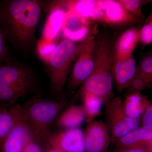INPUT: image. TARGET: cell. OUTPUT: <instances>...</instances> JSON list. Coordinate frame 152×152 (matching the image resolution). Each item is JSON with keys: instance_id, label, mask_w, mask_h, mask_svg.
<instances>
[{"instance_id": "cell-1", "label": "cell", "mask_w": 152, "mask_h": 152, "mask_svg": "<svg viewBox=\"0 0 152 152\" xmlns=\"http://www.w3.org/2000/svg\"><path fill=\"white\" fill-rule=\"evenodd\" d=\"M42 10L38 1H0V26L7 42L18 50L28 51L36 42Z\"/></svg>"}, {"instance_id": "cell-2", "label": "cell", "mask_w": 152, "mask_h": 152, "mask_svg": "<svg viewBox=\"0 0 152 152\" xmlns=\"http://www.w3.org/2000/svg\"><path fill=\"white\" fill-rule=\"evenodd\" d=\"M113 39L109 34L102 32L98 35L95 39L94 69L75 97L83 93H90L100 98L104 104L113 99Z\"/></svg>"}, {"instance_id": "cell-3", "label": "cell", "mask_w": 152, "mask_h": 152, "mask_svg": "<svg viewBox=\"0 0 152 152\" xmlns=\"http://www.w3.org/2000/svg\"><path fill=\"white\" fill-rule=\"evenodd\" d=\"M34 73L24 65L12 61L0 62V108H9L18 99L38 90Z\"/></svg>"}, {"instance_id": "cell-4", "label": "cell", "mask_w": 152, "mask_h": 152, "mask_svg": "<svg viewBox=\"0 0 152 152\" xmlns=\"http://www.w3.org/2000/svg\"><path fill=\"white\" fill-rule=\"evenodd\" d=\"M68 104L63 98L49 99L35 96L21 106L22 120L34 140L48 142L50 126Z\"/></svg>"}, {"instance_id": "cell-5", "label": "cell", "mask_w": 152, "mask_h": 152, "mask_svg": "<svg viewBox=\"0 0 152 152\" xmlns=\"http://www.w3.org/2000/svg\"><path fill=\"white\" fill-rule=\"evenodd\" d=\"M83 43L78 44L63 38L54 50L44 59L46 70L50 79V90L55 96H63L68 76Z\"/></svg>"}, {"instance_id": "cell-6", "label": "cell", "mask_w": 152, "mask_h": 152, "mask_svg": "<svg viewBox=\"0 0 152 152\" xmlns=\"http://www.w3.org/2000/svg\"><path fill=\"white\" fill-rule=\"evenodd\" d=\"M122 104L121 98L115 97L105 104V123L111 141L140 127L141 120L129 118L124 111Z\"/></svg>"}, {"instance_id": "cell-7", "label": "cell", "mask_w": 152, "mask_h": 152, "mask_svg": "<svg viewBox=\"0 0 152 152\" xmlns=\"http://www.w3.org/2000/svg\"><path fill=\"white\" fill-rule=\"evenodd\" d=\"M95 39L90 36L84 42L68 80L67 88L74 91L80 86L91 74L94 65Z\"/></svg>"}, {"instance_id": "cell-8", "label": "cell", "mask_w": 152, "mask_h": 152, "mask_svg": "<svg viewBox=\"0 0 152 152\" xmlns=\"http://www.w3.org/2000/svg\"><path fill=\"white\" fill-rule=\"evenodd\" d=\"M96 3L103 12L102 22L107 24L121 26L140 23L143 20L127 10L118 1L99 0Z\"/></svg>"}, {"instance_id": "cell-9", "label": "cell", "mask_w": 152, "mask_h": 152, "mask_svg": "<svg viewBox=\"0 0 152 152\" xmlns=\"http://www.w3.org/2000/svg\"><path fill=\"white\" fill-rule=\"evenodd\" d=\"M85 152H107L111 139L105 122L102 120L88 123L83 132Z\"/></svg>"}, {"instance_id": "cell-10", "label": "cell", "mask_w": 152, "mask_h": 152, "mask_svg": "<svg viewBox=\"0 0 152 152\" xmlns=\"http://www.w3.org/2000/svg\"><path fill=\"white\" fill-rule=\"evenodd\" d=\"M48 142L50 147L63 152H85L83 132L79 128L50 134Z\"/></svg>"}, {"instance_id": "cell-11", "label": "cell", "mask_w": 152, "mask_h": 152, "mask_svg": "<svg viewBox=\"0 0 152 152\" xmlns=\"http://www.w3.org/2000/svg\"><path fill=\"white\" fill-rule=\"evenodd\" d=\"M90 21L67 11L61 30L64 38L76 42H83L90 36Z\"/></svg>"}, {"instance_id": "cell-12", "label": "cell", "mask_w": 152, "mask_h": 152, "mask_svg": "<svg viewBox=\"0 0 152 152\" xmlns=\"http://www.w3.org/2000/svg\"><path fill=\"white\" fill-rule=\"evenodd\" d=\"M29 131L21 119L12 128L0 144L1 152H23L31 138Z\"/></svg>"}, {"instance_id": "cell-13", "label": "cell", "mask_w": 152, "mask_h": 152, "mask_svg": "<svg viewBox=\"0 0 152 152\" xmlns=\"http://www.w3.org/2000/svg\"><path fill=\"white\" fill-rule=\"evenodd\" d=\"M58 7L66 9L78 16L91 21L102 22L103 12L99 9L96 1H57Z\"/></svg>"}, {"instance_id": "cell-14", "label": "cell", "mask_w": 152, "mask_h": 152, "mask_svg": "<svg viewBox=\"0 0 152 152\" xmlns=\"http://www.w3.org/2000/svg\"><path fill=\"white\" fill-rule=\"evenodd\" d=\"M137 64L134 56L125 60L113 59L112 73L118 92L127 89L135 76Z\"/></svg>"}, {"instance_id": "cell-15", "label": "cell", "mask_w": 152, "mask_h": 152, "mask_svg": "<svg viewBox=\"0 0 152 152\" xmlns=\"http://www.w3.org/2000/svg\"><path fill=\"white\" fill-rule=\"evenodd\" d=\"M140 29L131 27L121 35L113 47V59L125 60L133 55L140 42Z\"/></svg>"}, {"instance_id": "cell-16", "label": "cell", "mask_w": 152, "mask_h": 152, "mask_svg": "<svg viewBox=\"0 0 152 152\" xmlns=\"http://www.w3.org/2000/svg\"><path fill=\"white\" fill-rule=\"evenodd\" d=\"M111 143L121 148L152 149V131L139 127L121 137L112 141Z\"/></svg>"}, {"instance_id": "cell-17", "label": "cell", "mask_w": 152, "mask_h": 152, "mask_svg": "<svg viewBox=\"0 0 152 152\" xmlns=\"http://www.w3.org/2000/svg\"><path fill=\"white\" fill-rule=\"evenodd\" d=\"M122 104L124 111L129 118L141 120L143 114L151 104L146 96L136 93L126 96Z\"/></svg>"}, {"instance_id": "cell-18", "label": "cell", "mask_w": 152, "mask_h": 152, "mask_svg": "<svg viewBox=\"0 0 152 152\" xmlns=\"http://www.w3.org/2000/svg\"><path fill=\"white\" fill-rule=\"evenodd\" d=\"M86 121V113L82 105L72 104L63 112L57 120L58 126L64 129L79 128Z\"/></svg>"}, {"instance_id": "cell-19", "label": "cell", "mask_w": 152, "mask_h": 152, "mask_svg": "<svg viewBox=\"0 0 152 152\" xmlns=\"http://www.w3.org/2000/svg\"><path fill=\"white\" fill-rule=\"evenodd\" d=\"M21 106L0 108V144L12 128L21 119Z\"/></svg>"}, {"instance_id": "cell-20", "label": "cell", "mask_w": 152, "mask_h": 152, "mask_svg": "<svg viewBox=\"0 0 152 152\" xmlns=\"http://www.w3.org/2000/svg\"><path fill=\"white\" fill-rule=\"evenodd\" d=\"M80 98L83 102L88 124L94 121L95 118L101 113L104 102L100 98L88 93H84L75 97Z\"/></svg>"}, {"instance_id": "cell-21", "label": "cell", "mask_w": 152, "mask_h": 152, "mask_svg": "<svg viewBox=\"0 0 152 152\" xmlns=\"http://www.w3.org/2000/svg\"><path fill=\"white\" fill-rule=\"evenodd\" d=\"M136 75L144 78L151 84L152 81V56L151 53L144 57L137 66Z\"/></svg>"}, {"instance_id": "cell-22", "label": "cell", "mask_w": 152, "mask_h": 152, "mask_svg": "<svg viewBox=\"0 0 152 152\" xmlns=\"http://www.w3.org/2000/svg\"><path fill=\"white\" fill-rule=\"evenodd\" d=\"M118 1L127 10L142 20L145 19L142 8L147 3L151 1L141 0H119Z\"/></svg>"}, {"instance_id": "cell-23", "label": "cell", "mask_w": 152, "mask_h": 152, "mask_svg": "<svg viewBox=\"0 0 152 152\" xmlns=\"http://www.w3.org/2000/svg\"><path fill=\"white\" fill-rule=\"evenodd\" d=\"M152 41V12L147 19L143 26L140 29V42L144 46L151 43Z\"/></svg>"}, {"instance_id": "cell-24", "label": "cell", "mask_w": 152, "mask_h": 152, "mask_svg": "<svg viewBox=\"0 0 152 152\" xmlns=\"http://www.w3.org/2000/svg\"><path fill=\"white\" fill-rule=\"evenodd\" d=\"M150 84L144 78L136 75L132 81L127 89L126 96L136 93H141L150 85Z\"/></svg>"}, {"instance_id": "cell-25", "label": "cell", "mask_w": 152, "mask_h": 152, "mask_svg": "<svg viewBox=\"0 0 152 152\" xmlns=\"http://www.w3.org/2000/svg\"><path fill=\"white\" fill-rule=\"evenodd\" d=\"M11 61L7 41L0 26V62Z\"/></svg>"}, {"instance_id": "cell-26", "label": "cell", "mask_w": 152, "mask_h": 152, "mask_svg": "<svg viewBox=\"0 0 152 152\" xmlns=\"http://www.w3.org/2000/svg\"><path fill=\"white\" fill-rule=\"evenodd\" d=\"M142 127L145 129L152 131V105L151 104L142 116Z\"/></svg>"}, {"instance_id": "cell-27", "label": "cell", "mask_w": 152, "mask_h": 152, "mask_svg": "<svg viewBox=\"0 0 152 152\" xmlns=\"http://www.w3.org/2000/svg\"><path fill=\"white\" fill-rule=\"evenodd\" d=\"M23 152H43L42 148L37 142L31 137L28 140Z\"/></svg>"}, {"instance_id": "cell-28", "label": "cell", "mask_w": 152, "mask_h": 152, "mask_svg": "<svg viewBox=\"0 0 152 152\" xmlns=\"http://www.w3.org/2000/svg\"><path fill=\"white\" fill-rule=\"evenodd\" d=\"M115 152H152V149L146 148H126L116 147Z\"/></svg>"}, {"instance_id": "cell-29", "label": "cell", "mask_w": 152, "mask_h": 152, "mask_svg": "<svg viewBox=\"0 0 152 152\" xmlns=\"http://www.w3.org/2000/svg\"><path fill=\"white\" fill-rule=\"evenodd\" d=\"M47 152H63L61 151H59V150L50 147V148H49Z\"/></svg>"}]
</instances>
